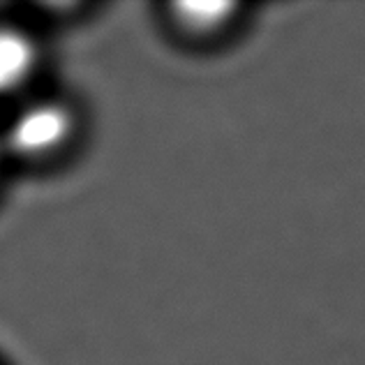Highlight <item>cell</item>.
Here are the masks:
<instances>
[{
	"mask_svg": "<svg viewBox=\"0 0 365 365\" xmlns=\"http://www.w3.org/2000/svg\"><path fill=\"white\" fill-rule=\"evenodd\" d=\"M70 113L58 104H35L24 109L7 130L12 150L21 155H42L67 139L70 134Z\"/></svg>",
	"mask_w": 365,
	"mask_h": 365,
	"instance_id": "6da1fadb",
	"label": "cell"
},
{
	"mask_svg": "<svg viewBox=\"0 0 365 365\" xmlns=\"http://www.w3.org/2000/svg\"><path fill=\"white\" fill-rule=\"evenodd\" d=\"M35 65V46L28 35L0 28V95L28 79Z\"/></svg>",
	"mask_w": 365,
	"mask_h": 365,
	"instance_id": "7a4b0ae2",
	"label": "cell"
},
{
	"mask_svg": "<svg viewBox=\"0 0 365 365\" xmlns=\"http://www.w3.org/2000/svg\"><path fill=\"white\" fill-rule=\"evenodd\" d=\"M182 21H187L195 28H213L217 24H222L229 16V12L234 9V5H222V3H190L180 5Z\"/></svg>",
	"mask_w": 365,
	"mask_h": 365,
	"instance_id": "3957f363",
	"label": "cell"
}]
</instances>
